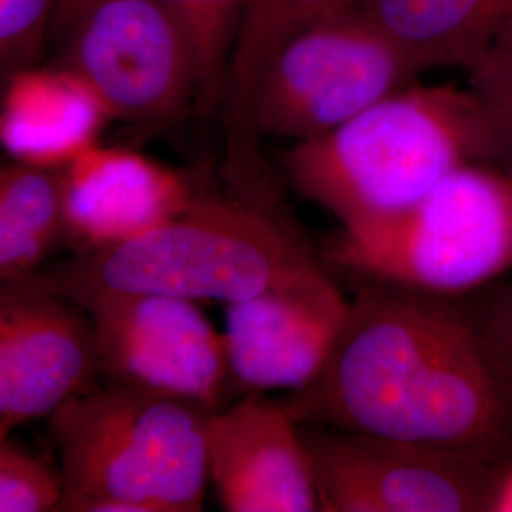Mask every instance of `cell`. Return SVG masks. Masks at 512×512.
Instances as JSON below:
<instances>
[{
	"label": "cell",
	"instance_id": "8fae6325",
	"mask_svg": "<svg viewBox=\"0 0 512 512\" xmlns=\"http://www.w3.org/2000/svg\"><path fill=\"white\" fill-rule=\"evenodd\" d=\"M349 298L317 266L264 293L226 304L230 399L310 385L348 321Z\"/></svg>",
	"mask_w": 512,
	"mask_h": 512
},
{
	"label": "cell",
	"instance_id": "4fadbf2b",
	"mask_svg": "<svg viewBox=\"0 0 512 512\" xmlns=\"http://www.w3.org/2000/svg\"><path fill=\"white\" fill-rule=\"evenodd\" d=\"M69 249L101 251L181 217L207 190L145 154L99 143L63 167Z\"/></svg>",
	"mask_w": 512,
	"mask_h": 512
},
{
	"label": "cell",
	"instance_id": "7a4b0ae2",
	"mask_svg": "<svg viewBox=\"0 0 512 512\" xmlns=\"http://www.w3.org/2000/svg\"><path fill=\"white\" fill-rule=\"evenodd\" d=\"M465 164L512 169V150L475 93L412 84L281 154L287 181L346 232L401 217Z\"/></svg>",
	"mask_w": 512,
	"mask_h": 512
},
{
	"label": "cell",
	"instance_id": "30bf717a",
	"mask_svg": "<svg viewBox=\"0 0 512 512\" xmlns=\"http://www.w3.org/2000/svg\"><path fill=\"white\" fill-rule=\"evenodd\" d=\"M99 378L92 315L37 274L0 281V440Z\"/></svg>",
	"mask_w": 512,
	"mask_h": 512
},
{
	"label": "cell",
	"instance_id": "3957f363",
	"mask_svg": "<svg viewBox=\"0 0 512 512\" xmlns=\"http://www.w3.org/2000/svg\"><path fill=\"white\" fill-rule=\"evenodd\" d=\"M327 264L279 202L205 192L186 213L139 238L74 253L38 272L76 304L92 294L158 293L232 304Z\"/></svg>",
	"mask_w": 512,
	"mask_h": 512
},
{
	"label": "cell",
	"instance_id": "52a82bcc",
	"mask_svg": "<svg viewBox=\"0 0 512 512\" xmlns=\"http://www.w3.org/2000/svg\"><path fill=\"white\" fill-rule=\"evenodd\" d=\"M321 512L490 511L507 467L456 450L300 423Z\"/></svg>",
	"mask_w": 512,
	"mask_h": 512
},
{
	"label": "cell",
	"instance_id": "ac0fdd59",
	"mask_svg": "<svg viewBox=\"0 0 512 512\" xmlns=\"http://www.w3.org/2000/svg\"><path fill=\"white\" fill-rule=\"evenodd\" d=\"M181 27L198 74L202 116L217 114L249 0H164Z\"/></svg>",
	"mask_w": 512,
	"mask_h": 512
},
{
	"label": "cell",
	"instance_id": "8992f818",
	"mask_svg": "<svg viewBox=\"0 0 512 512\" xmlns=\"http://www.w3.org/2000/svg\"><path fill=\"white\" fill-rule=\"evenodd\" d=\"M423 73L414 55L349 2L298 31L272 57L251 105V148L264 160L266 137L302 143L325 135Z\"/></svg>",
	"mask_w": 512,
	"mask_h": 512
},
{
	"label": "cell",
	"instance_id": "7c38bea8",
	"mask_svg": "<svg viewBox=\"0 0 512 512\" xmlns=\"http://www.w3.org/2000/svg\"><path fill=\"white\" fill-rule=\"evenodd\" d=\"M207 463L224 511H319L300 423L264 393L243 395L209 416Z\"/></svg>",
	"mask_w": 512,
	"mask_h": 512
},
{
	"label": "cell",
	"instance_id": "44dd1931",
	"mask_svg": "<svg viewBox=\"0 0 512 512\" xmlns=\"http://www.w3.org/2000/svg\"><path fill=\"white\" fill-rule=\"evenodd\" d=\"M465 71L469 90L512 150V23Z\"/></svg>",
	"mask_w": 512,
	"mask_h": 512
},
{
	"label": "cell",
	"instance_id": "603a6c76",
	"mask_svg": "<svg viewBox=\"0 0 512 512\" xmlns=\"http://www.w3.org/2000/svg\"><path fill=\"white\" fill-rule=\"evenodd\" d=\"M93 2L95 0H57L50 35L59 40L65 37L74 21L86 12Z\"/></svg>",
	"mask_w": 512,
	"mask_h": 512
},
{
	"label": "cell",
	"instance_id": "5bb4252c",
	"mask_svg": "<svg viewBox=\"0 0 512 512\" xmlns=\"http://www.w3.org/2000/svg\"><path fill=\"white\" fill-rule=\"evenodd\" d=\"M4 78L0 141L12 160L61 169L97 145L112 120L92 86L61 63Z\"/></svg>",
	"mask_w": 512,
	"mask_h": 512
},
{
	"label": "cell",
	"instance_id": "ffe728a7",
	"mask_svg": "<svg viewBox=\"0 0 512 512\" xmlns=\"http://www.w3.org/2000/svg\"><path fill=\"white\" fill-rule=\"evenodd\" d=\"M57 0H0L2 74L38 65L52 31Z\"/></svg>",
	"mask_w": 512,
	"mask_h": 512
},
{
	"label": "cell",
	"instance_id": "7402d4cb",
	"mask_svg": "<svg viewBox=\"0 0 512 512\" xmlns=\"http://www.w3.org/2000/svg\"><path fill=\"white\" fill-rule=\"evenodd\" d=\"M486 327L512 365V281L478 302Z\"/></svg>",
	"mask_w": 512,
	"mask_h": 512
},
{
	"label": "cell",
	"instance_id": "e0dca14e",
	"mask_svg": "<svg viewBox=\"0 0 512 512\" xmlns=\"http://www.w3.org/2000/svg\"><path fill=\"white\" fill-rule=\"evenodd\" d=\"M59 247L69 249L63 167L12 160L0 169V281L38 274Z\"/></svg>",
	"mask_w": 512,
	"mask_h": 512
},
{
	"label": "cell",
	"instance_id": "5b68a950",
	"mask_svg": "<svg viewBox=\"0 0 512 512\" xmlns=\"http://www.w3.org/2000/svg\"><path fill=\"white\" fill-rule=\"evenodd\" d=\"M346 274L463 298L512 270V169L465 164L416 207L323 251Z\"/></svg>",
	"mask_w": 512,
	"mask_h": 512
},
{
	"label": "cell",
	"instance_id": "ba28073f",
	"mask_svg": "<svg viewBox=\"0 0 512 512\" xmlns=\"http://www.w3.org/2000/svg\"><path fill=\"white\" fill-rule=\"evenodd\" d=\"M61 40L59 63L92 86L112 120L160 129L196 112L194 59L164 0H95Z\"/></svg>",
	"mask_w": 512,
	"mask_h": 512
},
{
	"label": "cell",
	"instance_id": "2e32d148",
	"mask_svg": "<svg viewBox=\"0 0 512 512\" xmlns=\"http://www.w3.org/2000/svg\"><path fill=\"white\" fill-rule=\"evenodd\" d=\"M425 71L467 69L512 23V0H351Z\"/></svg>",
	"mask_w": 512,
	"mask_h": 512
},
{
	"label": "cell",
	"instance_id": "d6986e66",
	"mask_svg": "<svg viewBox=\"0 0 512 512\" xmlns=\"http://www.w3.org/2000/svg\"><path fill=\"white\" fill-rule=\"evenodd\" d=\"M63 494L61 473L10 437L0 440V512L59 511Z\"/></svg>",
	"mask_w": 512,
	"mask_h": 512
},
{
	"label": "cell",
	"instance_id": "6da1fadb",
	"mask_svg": "<svg viewBox=\"0 0 512 512\" xmlns=\"http://www.w3.org/2000/svg\"><path fill=\"white\" fill-rule=\"evenodd\" d=\"M281 404L319 423L512 461V365L463 298L359 279L317 378Z\"/></svg>",
	"mask_w": 512,
	"mask_h": 512
},
{
	"label": "cell",
	"instance_id": "9a60e30c",
	"mask_svg": "<svg viewBox=\"0 0 512 512\" xmlns=\"http://www.w3.org/2000/svg\"><path fill=\"white\" fill-rule=\"evenodd\" d=\"M351 0H249L220 97L217 116L226 135L222 177L228 188L255 194L274 181L249 143V114L258 82L277 50L315 19Z\"/></svg>",
	"mask_w": 512,
	"mask_h": 512
},
{
	"label": "cell",
	"instance_id": "277c9868",
	"mask_svg": "<svg viewBox=\"0 0 512 512\" xmlns=\"http://www.w3.org/2000/svg\"><path fill=\"white\" fill-rule=\"evenodd\" d=\"M213 410L105 384L48 418L65 484L61 512H200Z\"/></svg>",
	"mask_w": 512,
	"mask_h": 512
},
{
	"label": "cell",
	"instance_id": "9c48e42d",
	"mask_svg": "<svg viewBox=\"0 0 512 512\" xmlns=\"http://www.w3.org/2000/svg\"><path fill=\"white\" fill-rule=\"evenodd\" d=\"M92 315L99 376L217 412L230 399L224 334L196 300L105 291L78 302Z\"/></svg>",
	"mask_w": 512,
	"mask_h": 512
},
{
	"label": "cell",
	"instance_id": "cb8c5ba5",
	"mask_svg": "<svg viewBox=\"0 0 512 512\" xmlns=\"http://www.w3.org/2000/svg\"><path fill=\"white\" fill-rule=\"evenodd\" d=\"M490 511L512 512V461L497 482Z\"/></svg>",
	"mask_w": 512,
	"mask_h": 512
}]
</instances>
